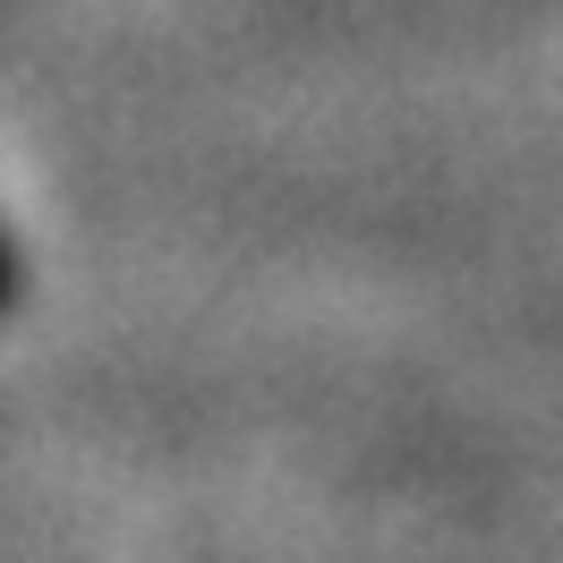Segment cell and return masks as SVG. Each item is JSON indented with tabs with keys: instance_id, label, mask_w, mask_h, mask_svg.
I'll list each match as a JSON object with an SVG mask.
<instances>
[{
	"instance_id": "obj_1",
	"label": "cell",
	"mask_w": 563,
	"mask_h": 563,
	"mask_svg": "<svg viewBox=\"0 0 563 563\" xmlns=\"http://www.w3.org/2000/svg\"><path fill=\"white\" fill-rule=\"evenodd\" d=\"M18 290H26V265H18V247H9V231H0V317L18 308Z\"/></svg>"
}]
</instances>
